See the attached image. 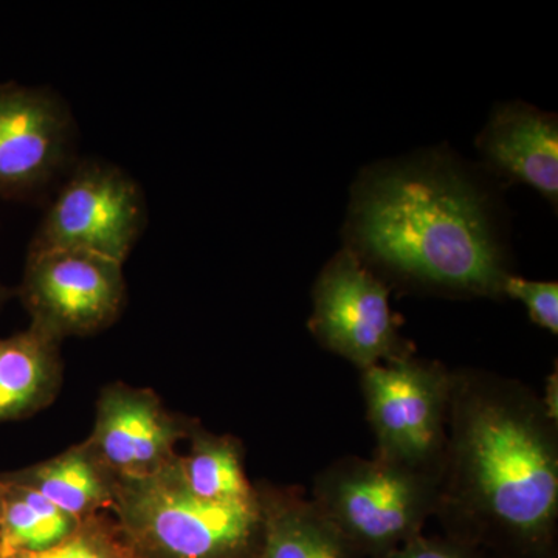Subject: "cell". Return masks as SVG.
<instances>
[{"label":"cell","mask_w":558,"mask_h":558,"mask_svg":"<svg viewBox=\"0 0 558 558\" xmlns=\"http://www.w3.org/2000/svg\"><path fill=\"white\" fill-rule=\"evenodd\" d=\"M2 510H3V481H2V476H0V521H2Z\"/></svg>","instance_id":"cell-22"},{"label":"cell","mask_w":558,"mask_h":558,"mask_svg":"<svg viewBox=\"0 0 558 558\" xmlns=\"http://www.w3.org/2000/svg\"><path fill=\"white\" fill-rule=\"evenodd\" d=\"M190 438V453L179 457V464L186 486L196 497L220 505L256 501V486L245 473L240 439L211 435L197 427L191 429Z\"/></svg>","instance_id":"cell-15"},{"label":"cell","mask_w":558,"mask_h":558,"mask_svg":"<svg viewBox=\"0 0 558 558\" xmlns=\"http://www.w3.org/2000/svg\"><path fill=\"white\" fill-rule=\"evenodd\" d=\"M542 399L543 407H545L546 413L553 421L558 422V376L557 369L550 374L546 379L545 395L539 396Z\"/></svg>","instance_id":"cell-20"},{"label":"cell","mask_w":558,"mask_h":558,"mask_svg":"<svg viewBox=\"0 0 558 558\" xmlns=\"http://www.w3.org/2000/svg\"><path fill=\"white\" fill-rule=\"evenodd\" d=\"M123 263L80 252H27L20 295L31 325L61 341L108 329L126 306Z\"/></svg>","instance_id":"cell-8"},{"label":"cell","mask_w":558,"mask_h":558,"mask_svg":"<svg viewBox=\"0 0 558 558\" xmlns=\"http://www.w3.org/2000/svg\"><path fill=\"white\" fill-rule=\"evenodd\" d=\"M76 145L75 117L58 92L0 84V196L49 193L78 161Z\"/></svg>","instance_id":"cell-9"},{"label":"cell","mask_w":558,"mask_h":558,"mask_svg":"<svg viewBox=\"0 0 558 558\" xmlns=\"http://www.w3.org/2000/svg\"><path fill=\"white\" fill-rule=\"evenodd\" d=\"M502 296L519 300L529 312V318L548 332L558 333V284L553 281H531L510 274L502 281Z\"/></svg>","instance_id":"cell-18"},{"label":"cell","mask_w":558,"mask_h":558,"mask_svg":"<svg viewBox=\"0 0 558 558\" xmlns=\"http://www.w3.org/2000/svg\"><path fill=\"white\" fill-rule=\"evenodd\" d=\"M10 292L2 284H0V306L5 303V300L9 299Z\"/></svg>","instance_id":"cell-21"},{"label":"cell","mask_w":558,"mask_h":558,"mask_svg":"<svg viewBox=\"0 0 558 558\" xmlns=\"http://www.w3.org/2000/svg\"><path fill=\"white\" fill-rule=\"evenodd\" d=\"M146 226L148 202L130 172L78 160L51 196L28 252L80 250L124 264Z\"/></svg>","instance_id":"cell-6"},{"label":"cell","mask_w":558,"mask_h":558,"mask_svg":"<svg viewBox=\"0 0 558 558\" xmlns=\"http://www.w3.org/2000/svg\"><path fill=\"white\" fill-rule=\"evenodd\" d=\"M61 340L28 326L0 339V424L49 407L62 380Z\"/></svg>","instance_id":"cell-13"},{"label":"cell","mask_w":558,"mask_h":558,"mask_svg":"<svg viewBox=\"0 0 558 558\" xmlns=\"http://www.w3.org/2000/svg\"><path fill=\"white\" fill-rule=\"evenodd\" d=\"M476 148L488 170L526 183L557 207V116L526 102H499L476 138Z\"/></svg>","instance_id":"cell-11"},{"label":"cell","mask_w":558,"mask_h":558,"mask_svg":"<svg viewBox=\"0 0 558 558\" xmlns=\"http://www.w3.org/2000/svg\"><path fill=\"white\" fill-rule=\"evenodd\" d=\"M344 238L381 281L410 292L502 299L510 274L488 191L440 149L363 172Z\"/></svg>","instance_id":"cell-2"},{"label":"cell","mask_w":558,"mask_h":558,"mask_svg":"<svg viewBox=\"0 0 558 558\" xmlns=\"http://www.w3.org/2000/svg\"><path fill=\"white\" fill-rule=\"evenodd\" d=\"M0 476L3 481L0 558L53 548L80 523L33 488Z\"/></svg>","instance_id":"cell-16"},{"label":"cell","mask_w":558,"mask_h":558,"mask_svg":"<svg viewBox=\"0 0 558 558\" xmlns=\"http://www.w3.org/2000/svg\"><path fill=\"white\" fill-rule=\"evenodd\" d=\"M310 329L323 348L362 371L414 354L399 332L389 289L344 247L323 267L312 289Z\"/></svg>","instance_id":"cell-7"},{"label":"cell","mask_w":558,"mask_h":558,"mask_svg":"<svg viewBox=\"0 0 558 558\" xmlns=\"http://www.w3.org/2000/svg\"><path fill=\"white\" fill-rule=\"evenodd\" d=\"M95 417L86 442L117 480L163 468L178 457L175 447L194 428L165 409L156 392L123 384L102 389Z\"/></svg>","instance_id":"cell-10"},{"label":"cell","mask_w":558,"mask_h":558,"mask_svg":"<svg viewBox=\"0 0 558 558\" xmlns=\"http://www.w3.org/2000/svg\"><path fill=\"white\" fill-rule=\"evenodd\" d=\"M439 486L376 457H343L315 476L311 498L360 557L380 558L422 534Z\"/></svg>","instance_id":"cell-4"},{"label":"cell","mask_w":558,"mask_h":558,"mask_svg":"<svg viewBox=\"0 0 558 558\" xmlns=\"http://www.w3.org/2000/svg\"><path fill=\"white\" fill-rule=\"evenodd\" d=\"M492 558H558V422L526 384L451 369L449 444L435 513Z\"/></svg>","instance_id":"cell-1"},{"label":"cell","mask_w":558,"mask_h":558,"mask_svg":"<svg viewBox=\"0 0 558 558\" xmlns=\"http://www.w3.org/2000/svg\"><path fill=\"white\" fill-rule=\"evenodd\" d=\"M5 476L38 492L76 521L106 513L116 502L117 478L87 442Z\"/></svg>","instance_id":"cell-14"},{"label":"cell","mask_w":558,"mask_h":558,"mask_svg":"<svg viewBox=\"0 0 558 558\" xmlns=\"http://www.w3.org/2000/svg\"><path fill=\"white\" fill-rule=\"evenodd\" d=\"M255 486L260 510L256 558H362L301 488Z\"/></svg>","instance_id":"cell-12"},{"label":"cell","mask_w":558,"mask_h":558,"mask_svg":"<svg viewBox=\"0 0 558 558\" xmlns=\"http://www.w3.org/2000/svg\"><path fill=\"white\" fill-rule=\"evenodd\" d=\"M380 558H492L483 549L450 537H417Z\"/></svg>","instance_id":"cell-19"},{"label":"cell","mask_w":558,"mask_h":558,"mask_svg":"<svg viewBox=\"0 0 558 558\" xmlns=\"http://www.w3.org/2000/svg\"><path fill=\"white\" fill-rule=\"evenodd\" d=\"M374 457L442 478L449 444L451 369L414 354L362 371Z\"/></svg>","instance_id":"cell-5"},{"label":"cell","mask_w":558,"mask_h":558,"mask_svg":"<svg viewBox=\"0 0 558 558\" xmlns=\"http://www.w3.org/2000/svg\"><path fill=\"white\" fill-rule=\"evenodd\" d=\"M11 558H138L119 524L108 513L81 520L76 527L54 545L40 553L17 554Z\"/></svg>","instance_id":"cell-17"},{"label":"cell","mask_w":558,"mask_h":558,"mask_svg":"<svg viewBox=\"0 0 558 558\" xmlns=\"http://www.w3.org/2000/svg\"><path fill=\"white\" fill-rule=\"evenodd\" d=\"M138 558H256L258 498L247 505L204 501L186 486L179 454L167 465L117 480L110 510Z\"/></svg>","instance_id":"cell-3"}]
</instances>
